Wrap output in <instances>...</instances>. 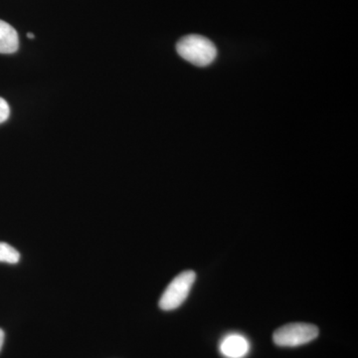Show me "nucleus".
<instances>
[{
    "instance_id": "obj_1",
    "label": "nucleus",
    "mask_w": 358,
    "mask_h": 358,
    "mask_svg": "<svg viewBox=\"0 0 358 358\" xmlns=\"http://www.w3.org/2000/svg\"><path fill=\"white\" fill-rule=\"evenodd\" d=\"M176 51L180 57L197 67L210 65L217 56L213 42L201 35L182 37L176 44Z\"/></svg>"
},
{
    "instance_id": "obj_2",
    "label": "nucleus",
    "mask_w": 358,
    "mask_h": 358,
    "mask_svg": "<svg viewBox=\"0 0 358 358\" xmlns=\"http://www.w3.org/2000/svg\"><path fill=\"white\" fill-rule=\"evenodd\" d=\"M196 280V274L192 270L185 271L171 281L162 294L159 300V308L164 310H173L180 307Z\"/></svg>"
},
{
    "instance_id": "obj_3",
    "label": "nucleus",
    "mask_w": 358,
    "mask_h": 358,
    "mask_svg": "<svg viewBox=\"0 0 358 358\" xmlns=\"http://www.w3.org/2000/svg\"><path fill=\"white\" fill-rule=\"evenodd\" d=\"M319 334V329L313 324L296 322L278 329L273 339L275 345L282 348H296L310 343Z\"/></svg>"
},
{
    "instance_id": "obj_4",
    "label": "nucleus",
    "mask_w": 358,
    "mask_h": 358,
    "mask_svg": "<svg viewBox=\"0 0 358 358\" xmlns=\"http://www.w3.org/2000/svg\"><path fill=\"white\" fill-rule=\"evenodd\" d=\"M219 350L226 358H244L250 352L249 341L242 334H228L221 341Z\"/></svg>"
},
{
    "instance_id": "obj_5",
    "label": "nucleus",
    "mask_w": 358,
    "mask_h": 358,
    "mask_svg": "<svg viewBox=\"0 0 358 358\" xmlns=\"http://www.w3.org/2000/svg\"><path fill=\"white\" fill-rule=\"evenodd\" d=\"M20 38L13 26L0 20V53L13 54L18 50Z\"/></svg>"
},
{
    "instance_id": "obj_6",
    "label": "nucleus",
    "mask_w": 358,
    "mask_h": 358,
    "mask_svg": "<svg viewBox=\"0 0 358 358\" xmlns=\"http://www.w3.org/2000/svg\"><path fill=\"white\" fill-rule=\"evenodd\" d=\"M20 254L10 245L0 242V262L16 264L20 262Z\"/></svg>"
},
{
    "instance_id": "obj_7",
    "label": "nucleus",
    "mask_w": 358,
    "mask_h": 358,
    "mask_svg": "<svg viewBox=\"0 0 358 358\" xmlns=\"http://www.w3.org/2000/svg\"><path fill=\"white\" fill-rule=\"evenodd\" d=\"M10 115V108L4 99L0 98V124L6 122Z\"/></svg>"
},
{
    "instance_id": "obj_8",
    "label": "nucleus",
    "mask_w": 358,
    "mask_h": 358,
    "mask_svg": "<svg viewBox=\"0 0 358 358\" xmlns=\"http://www.w3.org/2000/svg\"><path fill=\"white\" fill-rule=\"evenodd\" d=\"M4 343V333L1 329H0V350H1L2 345H3Z\"/></svg>"
},
{
    "instance_id": "obj_9",
    "label": "nucleus",
    "mask_w": 358,
    "mask_h": 358,
    "mask_svg": "<svg viewBox=\"0 0 358 358\" xmlns=\"http://www.w3.org/2000/svg\"><path fill=\"white\" fill-rule=\"evenodd\" d=\"M27 36H28V38H29V39L35 38V35L32 34V33H28Z\"/></svg>"
}]
</instances>
